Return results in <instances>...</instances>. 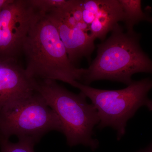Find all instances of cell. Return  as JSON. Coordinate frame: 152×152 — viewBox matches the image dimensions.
Masks as SVG:
<instances>
[{
    "label": "cell",
    "instance_id": "obj_13",
    "mask_svg": "<svg viewBox=\"0 0 152 152\" xmlns=\"http://www.w3.org/2000/svg\"><path fill=\"white\" fill-rule=\"evenodd\" d=\"M11 0H0V10L4 7L10 2Z\"/></svg>",
    "mask_w": 152,
    "mask_h": 152
},
{
    "label": "cell",
    "instance_id": "obj_10",
    "mask_svg": "<svg viewBox=\"0 0 152 152\" xmlns=\"http://www.w3.org/2000/svg\"><path fill=\"white\" fill-rule=\"evenodd\" d=\"M124 12V21L126 31H134L135 25L142 21L152 23V17L144 12L140 0H119Z\"/></svg>",
    "mask_w": 152,
    "mask_h": 152
},
{
    "label": "cell",
    "instance_id": "obj_5",
    "mask_svg": "<svg viewBox=\"0 0 152 152\" xmlns=\"http://www.w3.org/2000/svg\"><path fill=\"white\" fill-rule=\"evenodd\" d=\"M62 132L58 116L37 92L11 102L0 110V139L16 136L36 144L51 131Z\"/></svg>",
    "mask_w": 152,
    "mask_h": 152
},
{
    "label": "cell",
    "instance_id": "obj_2",
    "mask_svg": "<svg viewBox=\"0 0 152 152\" xmlns=\"http://www.w3.org/2000/svg\"><path fill=\"white\" fill-rule=\"evenodd\" d=\"M110 36L98 45L97 56L83 77V84L109 80L129 85L138 73L152 74V61L140 45V34L124 32L118 24Z\"/></svg>",
    "mask_w": 152,
    "mask_h": 152
},
{
    "label": "cell",
    "instance_id": "obj_8",
    "mask_svg": "<svg viewBox=\"0 0 152 152\" xmlns=\"http://www.w3.org/2000/svg\"><path fill=\"white\" fill-rule=\"evenodd\" d=\"M35 92V79L28 76L18 60H0V110L9 103Z\"/></svg>",
    "mask_w": 152,
    "mask_h": 152
},
{
    "label": "cell",
    "instance_id": "obj_11",
    "mask_svg": "<svg viewBox=\"0 0 152 152\" xmlns=\"http://www.w3.org/2000/svg\"><path fill=\"white\" fill-rule=\"evenodd\" d=\"M36 144L32 141L24 139L13 143L9 139H0L1 152H35L34 147Z\"/></svg>",
    "mask_w": 152,
    "mask_h": 152
},
{
    "label": "cell",
    "instance_id": "obj_3",
    "mask_svg": "<svg viewBox=\"0 0 152 152\" xmlns=\"http://www.w3.org/2000/svg\"><path fill=\"white\" fill-rule=\"evenodd\" d=\"M35 88L58 116L69 146L82 145L93 151L97 148L99 141L93 135L99 118L96 108L88 103L83 93L71 92L53 80H35Z\"/></svg>",
    "mask_w": 152,
    "mask_h": 152
},
{
    "label": "cell",
    "instance_id": "obj_9",
    "mask_svg": "<svg viewBox=\"0 0 152 152\" xmlns=\"http://www.w3.org/2000/svg\"><path fill=\"white\" fill-rule=\"evenodd\" d=\"M124 12L119 0H99V7L89 26L90 35L94 39L103 40L119 22L124 21Z\"/></svg>",
    "mask_w": 152,
    "mask_h": 152
},
{
    "label": "cell",
    "instance_id": "obj_14",
    "mask_svg": "<svg viewBox=\"0 0 152 152\" xmlns=\"http://www.w3.org/2000/svg\"><path fill=\"white\" fill-rule=\"evenodd\" d=\"M140 152H152V145L150 146L148 148Z\"/></svg>",
    "mask_w": 152,
    "mask_h": 152
},
{
    "label": "cell",
    "instance_id": "obj_6",
    "mask_svg": "<svg viewBox=\"0 0 152 152\" xmlns=\"http://www.w3.org/2000/svg\"><path fill=\"white\" fill-rule=\"evenodd\" d=\"M40 14L30 0H11L0 10V60H17Z\"/></svg>",
    "mask_w": 152,
    "mask_h": 152
},
{
    "label": "cell",
    "instance_id": "obj_1",
    "mask_svg": "<svg viewBox=\"0 0 152 152\" xmlns=\"http://www.w3.org/2000/svg\"><path fill=\"white\" fill-rule=\"evenodd\" d=\"M27 75L35 80H59L71 85L82 81L86 69L75 66L69 59L56 26L41 13L33 25L22 50Z\"/></svg>",
    "mask_w": 152,
    "mask_h": 152
},
{
    "label": "cell",
    "instance_id": "obj_4",
    "mask_svg": "<svg viewBox=\"0 0 152 152\" xmlns=\"http://www.w3.org/2000/svg\"><path fill=\"white\" fill-rule=\"evenodd\" d=\"M71 86L79 89L88 98L97 111L99 118L98 127L113 128L117 138L121 140L126 134L127 123L138 110L145 106L152 111V100L148 93L152 88L149 78L134 81L121 90L99 89L74 81Z\"/></svg>",
    "mask_w": 152,
    "mask_h": 152
},
{
    "label": "cell",
    "instance_id": "obj_7",
    "mask_svg": "<svg viewBox=\"0 0 152 152\" xmlns=\"http://www.w3.org/2000/svg\"><path fill=\"white\" fill-rule=\"evenodd\" d=\"M45 15L56 27L69 59L74 65L83 57L90 58L95 48V40L90 33L76 22L66 20L56 10Z\"/></svg>",
    "mask_w": 152,
    "mask_h": 152
},
{
    "label": "cell",
    "instance_id": "obj_12",
    "mask_svg": "<svg viewBox=\"0 0 152 152\" xmlns=\"http://www.w3.org/2000/svg\"><path fill=\"white\" fill-rule=\"evenodd\" d=\"M30 1L40 13L47 14L66 7L70 0H30Z\"/></svg>",
    "mask_w": 152,
    "mask_h": 152
}]
</instances>
